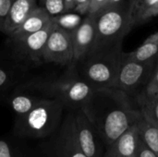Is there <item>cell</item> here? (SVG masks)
<instances>
[{
	"mask_svg": "<svg viewBox=\"0 0 158 157\" xmlns=\"http://www.w3.org/2000/svg\"><path fill=\"white\" fill-rule=\"evenodd\" d=\"M107 147L142 118V111L135 107L131 96L118 88L94 91L89 103L81 108Z\"/></svg>",
	"mask_w": 158,
	"mask_h": 157,
	"instance_id": "cell-1",
	"label": "cell"
},
{
	"mask_svg": "<svg viewBox=\"0 0 158 157\" xmlns=\"http://www.w3.org/2000/svg\"><path fill=\"white\" fill-rule=\"evenodd\" d=\"M63 104L55 98L43 97L26 115L17 118L13 134L21 140H44L54 134L62 122Z\"/></svg>",
	"mask_w": 158,
	"mask_h": 157,
	"instance_id": "cell-2",
	"label": "cell"
},
{
	"mask_svg": "<svg viewBox=\"0 0 158 157\" xmlns=\"http://www.w3.org/2000/svg\"><path fill=\"white\" fill-rule=\"evenodd\" d=\"M123 56L122 43L92 51L78 61L81 63L80 76L95 90L116 88Z\"/></svg>",
	"mask_w": 158,
	"mask_h": 157,
	"instance_id": "cell-3",
	"label": "cell"
},
{
	"mask_svg": "<svg viewBox=\"0 0 158 157\" xmlns=\"http://www.w3.org/2000/svg\"><path fill=\"white\" fill-rule=\"evenodd\" d=\"M91 15L95 19V40L90 52L121 44L123 38L134 27L129 0L103 7Z\"/></svg>",
	"mask_w": 158,
	"mask_h": 157,
	"instance_id": "cell-4",
	"label": "cell"
},
{
	"mask_svg": "<svg viewBox=\"0 0 158 157\" xmlns=\"http://www.w3.org/2000/svg\"><path fill=\"white\" fill-rule=\"evenodd\" d=\"M69 66V70L64 76L37 87L47 97L60 101L65 109L73 111L83 108L91 100L95 89L76 72L75 62Z\"/></svg>",
	"mask_w": 158,
	"mask_h": 157,
	"instance_id": "cell-5",
	"label": "cell"
},
{
	"mask_svg": "<svg viewBox=\"0 0 158 157\" xmlns=\"http://www.w3.org/2000/svg\"><path fill=\"white\" fill-rule=\"evenodd\" d=\"M39 148L45 157H87L78 146L72 127V111L62 119L57 130L40 143Z\"/></svg>",
	"mask_w": 158,
	"mask_h": 157,
	"instance_id": "cell-6",
	"label": "cell"
},
{
	"mask_svg": "<svg viewBox=\"0 0 158 157\" xmlns=\"http://www.w3.org/2000/svg\"><path fill=\"white\" fill-rule=\"evenodd\" d=\"M156 58L147 61H136L131 59L124 53L116 88L125 92L130 96L136 94L139 90L146 87L152 78L156 68Z\"/></svg>",
	"mask_w": 158,
	"mask_h": 157,
	"instance_id": "cell-7",
	"label": "cell"
},
{
	"mask_svg": "<svg viewBox=\"0 0 158 157\" xmlns=\"http://www.w3.org/2000/svg\"><path fill=\"white\" fill-rule=\"evenodd\" d=\"M73 133L78 146L87 157H104L105 144L82 109L72 111Z\"/></svg>",
	"mask_w": 158,
	"mask_h": 157,
	"instance_id": "cell-8",
	"label": "cell"
},
{
	"mask_svg": "<svg viewBox=\"0 0 158 157\" xmlns=\"http://www.w3.org/2000/svg\"><path fill=\"white\" fill-rule=\"evenodd\" d=\"M52 24V30L43 53V62L68 66L73 62L74 58L71 32Z\"/></svg>",
	"mask_w": 158,
	"mask_h": 157,
	"instance_id": "cell-9",
	"label": "cell"
},
{
	"mask_svg": "<svg viewBox=\"0 0 158 157\" xmlns=\"http://www.w3.org/2000/svg\"><path fill=\"white\" fill-rule=\"evenodd\" d=\"M74 58L73 62L82 59L92 49L95 40L94 16L87 14L80 26L71 32Z\"/></svg>",
	"mask_w": 158,
	"mask_h": 157,
	"instance_id": "cell-10",
	"label": "cell"
},
{
	"mask_svg": "<svg viewBox=\"0 0 158 157\" xmlns=\"http://www.w3.org/2000/svg\"><path fill=\"white\" fill-rule=\"evenodd\" d=\"M52 25L51 21V23L44 29L14 40L21 54L35 63L43 61V53L49 33L52 30Z\"/></svg>",
	"mask_w": 158,
	"mask_h": 157,
	"instance_id": "cell-11",
	"label": "cell"
},
{
	"mask_svg": "<svg viewBox=\"0 0 158 157\" xmlns=\"http://www.w3.org/2000/svg\"><path fill=\"white\" fill-rule=\"evenodd\" d=\"M139 140L138 126L135 124L106 147L104 157H135Z\"/></svg>",
	"mask_w": 158,
	"mask_h": 157,
	"instance_id": "cell-12",
	"label": "cell"
},
{
	"mask_svg": "<svg viewBox=\"0 0 158 157\" xmlns=\"http://www.w3.org/2000/svg\"><path fill=\"white\" fill-rule=\"evenodd\" d=\"M36 6L37 0H13L1 31L12 35Z\"/></svg>",
	"mask_w": 158,
	"mask_h": 157,
	"instance_id": "cell-13",
	"label": "cell"
},
{
	"mask_svg": "<svg viewBox=\"0 0 158 157\" xmlns=\"http://www.w3.org/2000/svg\"><path fill=\"white\" fill-rule=\"evenodd\" d=\"M51 23V17L40 6H37L31 13L27 17L23 23L10 35L9 37L14 41L32 32H36L47 27Z\"/></svg>",
	"mask_w": 158,
	"mask_h": 157,
	"instance_id": "cell-14",
	"label": "cell"
},
{
	"mask_svg": "<svg viewBox=\"0 0 158 157\" xmlns=\"http://www.w3.org/2000/svg\"><path fill=\"white\" fill-rule=\"evenodd\" d=\"M0 157H38L37 155L21 142V139L15 137L0 138Z\"/></svg>",
	"mask_w": 158,
	"mask_h": 157,
	"instance_id": "cell-15",
	"label": "cell"
},
{
	"mask_svg": "<svg viewBox=\"0 0 158 157\" xmlns=\"http://www.w3.org/2000/svg\"><path fill=\"white\" fill-rule=\"evenodd\" d=\"M143 115V114H142ZM141 140L158 155V127L148 118L143 115L137 123Z\"/></svg>",
	"mask_w": 158,
	"mask_h": 157,
	"instance_id": "cell-16",
	"label": "cell"
},
{
	"mask_svg": "<svg viewBox=\"0 0 158 157\" xmlns=\"http://www.w3.org/2000/svg\"><path fill=\"white\" fill-rule=\"evenodd\" d=\"M41 98L43 97L24 93H17L9 98L8 105L12 111L15 113L17 118L26 115L30 110H31Z\"/></svg>",
	"mask_w": 158,
	"mask_h": 157,
	"instance_id": "cell-17",
	"label": "cell"
},
{
	"mask_svg": "<svg viewBox=\"0 0 158 157\" xmlns=\"http://www.w3.org/2000/svg\"><path fill=\"white\" fill-rule=\"evenodd\" d=\"M81 16V15L77 12H64L62 14L51 17V21L60 29L69 32H72L81 23L83 19Z\"/></svg>",
	"mask_w": 158,
	"mask_h": 157,
	"instance_id": "cell-18",
	"label": "cell"
},
{
	"mask_svg": "<svg viewBox=\"0 0 158 157\" xmlns=\"http://www.w3.org/2000/svg\"><path fill=\"white\" fill-rule=\"evenodd\" d=\"M158 55V42L144 43L136 50L127 54V56L136 61H147L156 58Z\"/></svg>",
	"mask_w": 158,
	"mask_h": 157,
	"instance_id": "cell-19",
	"label": "cell"
},
{
	"mask_svg": "<svg viewBox=\"0 0 158 157\" xmlns=\"http://www.w3.org/2000/svg\"><path fill=\"white\" fill-rule=\"evenodd\" d=\"M158 0H133L131 4V14L134 26L143 22L145 14L156 4Z\"/></svg>",
	"mask_w": 158,
	"mask_h": 157,
	"instance_id": "cell-20",
	"label": "cell"
},
{
	"mask_svg": "<svg viewBox=\"0 0 158 157\" xmlns=\"http://www.w3.org/2000/svg\"><path fill=\"white\" fill-rule=\"evenodd\" d=\"M138 103L142 114L158 127V97L154 99H145L139 96Z\"/></svg>",
	"mask_w": 158,
	"mask_h": 157,
	"instance_id": "cell-21",
	"label": "cell"
},
{
	"mask_svg": "<svg viewBox=\"0 0 158 157\" xmlns=\"http://www.w3.org/2000/svg\"><path fill=\"white\" fill-rule=\"evenodd\" d=\"M40 6H42L50 17L65 12L64 0H40Z\"/></svg>",
	"mask_w": 158,
	"mask_h": 157,
	"instance_id": "cell-22",
	"label": "cell"
},
{
	"mask_svg": "<svg viewBox=\"0 0 158 157\" xmlns=\"http://www.w3.org/2000/svg\"><path fill=\"white\" fill-rule=\"evenodd\" d=\"M145 99H154L158 97V68H156V72L152 76L150 81L147 83L144 91L141 95Z\"/></svg>",
	"mask_w": 158,
	"mask_h": 157,
	"instance_id": "cell-23",
	"label": "cell"
},
{
	"mask_svg": "<svg viewBox=\"0 0 158 157\" xmlns=\"http://www.w3.org/2000/svg\"><path fill=\"white\" fill-rule=\"evenodd\" d=\"M135 157H158V155L149 147H147L146 144L140 138L137 150L135 153Z\"/></svg>",
	"mask_w": 158,
	"mask_h": 157,
	"instance_id": "cell-24",
	"label": "cell"
},
{
	"mask_svg": "<svg viewBox=\"0 0 158 157\" xmlns=\"http://www.w3.org/2000/svg\"><path fill=\"white\" fill-rule=\"evenodd\" d=\"M13 0H0V31H2L3 24L11 7Z\"/></svg>",
	"mask_w": 158,
	"mask_h": 157,
	"instance_id": "cell-25",
	"label": "cell"
},
{
	"mask_svg": "<svg viewBox=\"0 0 158 157\" xmlns=\"http://www.w3.org/2000/svg\"><path fill=\"white\" fill-rule=\"evenodd\" d=\"M92 0H74V11L81 15H87Z\"/></svg>",
	"mask_w": 158,
	"mask_h": 157,
	"instance_id": "cell-26",
	"label": "cell"
},
{
	"mask_svg": "<svg viewBox=\"0 0 158 157\" xmlns=\"http://www.w3.org/2000/svg\"><path fill=\"white\" fill-rule=\"evenodd\" d=\"M108 0H92L89 7V12L88 14H94L97 11H99L101 8H103Z\"/></svg>",
	"mask_w": 158,
	"mask_h": 157,
	"instance_id": "cell-27",
	"label": "cell"
},
{
	"mask_svg": "<svg viewBox=\"0 0 158 157\" xmlns=\"http://www.w3.org/2000/svg\"><path fill=\"white\" fill-rule=\"evenodd\" d=\"M158 15V1L156 2V4L145 14V16H144V18H143V22L144 21H146V20H148L149 19H151V18H153V17H156V16H157Z\"/></svg>",
	"mask_w": 158,
	"mask_h": 157,
	"instance_id": "cell-28",
	"label": "cell"
},
{
	"mask_svg": "<svg viewBox=\"0 0 158 157\" xmlns=\"http://www.w3.org/2000/svg\"><path fill=\"white\" fill-rule=\"evenodd\" d=\"M7 81H8V74H7V72L5 69L0 68V89L2 87H4V85H6L7 83Z\"/></svg>",
	"mask_w": 158,
	"mask_h": 157,
	"instance_id": "cell-29",
	"label": "cell"
},
{
	"mask_svg": "<svg viewBox=\"0 0 158 157\" xmlns=\"http://www.w3.org/2000/svg\"><path fill=\"white\" fill-rule=\"evenodd\" d=\"M64 6H65V12L74 11V7H75L74 0H64Z\"/></svg>",
	"mask_w": 158,
	"mask_h": 157,
	"instance_id": "cell-30",
	"label": "cell"
},
{
	"mask_svg": "<svg viewBox=\"0 0 158 157\" xmlns=\"http://www.w3.org/2000/svg\"><path fill=\"white\" fill-rule=\"evenodd\" d=\"M156 42H158V31L147 37L146 40L144 41V43H156Z\"/></svg>",
	"mask_w": 158,
	"mask_h": 157,
	"instance_id": "cell-31",
	"label": "cell"
},
{
	"mask_svg": "<svg viewBox=\"0 0 158 157\" xmlns=\"http://www.w3.org/2000/svg\"><path fill=\"white\" fill-rule=\"evenodd\" d=\"M124 1H125V0H108L107 3H106V5L104 7L109 6H115V5L120 4V3H122V2H124Z\"/></svg>",
	"mask_w": 158,
	"mask_h": 157,
	"instance_id": "cell-32",
	"label": "cell"
},
{
	"mask_svg": "<svg viewBox=\"0 0 158 157\" xmlns=\"http://www.w3.org/2000/svg\"><path fill=\"white\" fill-rule=\"evenodd\" d=\"M132 1H133V0H129V2H130V4H131V3H132Z\"/></svg>",
	"mask_w": 158,
	"mask_h": 157,
	"instance_id": "cell-33",
	"label": "cell"
},
{
	"mask_svg": "<svg viewBox=\"0 0 158 157\" xmlns=\"http://www.w3.org/2000/svg\"><path fill=\"white\" fill-rule=\"evenodd\" d=\"M157 68H158V62H157Z\"/></svg>",
	"mask_w": 158,
	"mask_h": 157,
	"instance_id": "cell-34",
	"label": "cell"
}]
</instances>
